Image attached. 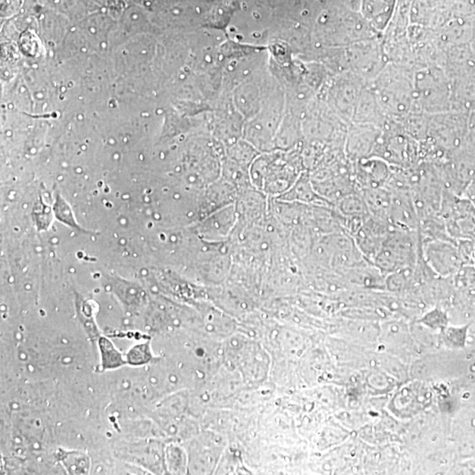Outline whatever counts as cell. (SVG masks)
Wrapping results in <instances>:
<instances>
[{
  "label": "cell",
  "instance_id": "cell-8",
  "mask_svg": "<svg viewBox=\"0 0 475 475\" xmlns=\"http://www.w3.org/2000/svg\"><path fill=\"white\" fill-rule=\"evenodd\" d=\"M451 80L453 111L470 114L475 111V74Z\"/></svg>",
  "mask_w": 475,
  "mask_h": 475
},
{
  "label": "cell",
  "instance_id": "cell-16",
  "mask_svg": "<svg viewBox=\"0 0 475 475\" xmlns=\"http://www.w3.org/2000/svg\"><path fill=\"white\" fill-rule=\"evenodd\" d=\"M470 45H471L472 48H473L474 51H475V27H474L473 34H472V38H471Z\"/></svg>",
  "mask_w": 475,
  "mask_h": 475
},
{
  "label": "cell",
  "instance_id": "cell-12",
  "mask_svg": "<svg viewBox=\"0 0 475 475\" xmlns=\"http://www.w3.org/2000/svg\"><path fill=\"white\" fill-rule=\"evenodd\" d=\"M59 459L69 473L71 474H87L89 470V459L84 453L62 452Z\"/></svg>",
  "mask_w": 475,
  "mask_h": 475
},
{
  "label": "cell",
  "instance_id": "cell-10",
  "mask_svg": "<svg viewBox=\"0 0 475 475\" xmlns=\"http://www.w3.org/2000/svg\"><path fill=\"white\" fill-rule=\"evenodd\" d=\"M92 303L89 300L83 299L82 297L77 296V312L81 323L83 324L90 339H96L100 336V333L96 326L95 308H93Z\"/></svg>",
  "mask_w": 475,
  "mask_h": 475
},
{
  "label": "cell",
  "instance_id": "cell-1",
  "mask_svg": "<svg viewBox=\"0 0 475 475\" xmlns=\"http://www.w3.org/2000/svg\"><path fill=\"white\" fill-rule=\"evenodd\" d=\"M368 84L389 119L398 121L413 112H421L415 95L413 67L389 62Z\"/></svg>",
  "mask_w": 475,
  "mask_h": 475
},
{
  "label": "cell",
  "instance_id": "cell-11",
  "mask_svg": "<svg viewBox=\"0 0 475 475\" xmlns=\"http://www.w3.org/2000/svg\"><path fill=\"white\" fill-rule=\"evenodd\" d=\"M53 212H54L55 217L57 218L58 221L62 222V224H67V226L73 228L79 231V232L86 233L85 230L82 227L79 226L77 223L76 220H75L73 209L68 205V202L65 201L62 196L59 193H56V198L54 205H53Z\"/></svg>",
  "mask_w": 475,
  "mask_h": 475
},
{
  "label": "cell",
  "instance_id": "cell-6",
  "mask_svg": "<svg viewBox=\"0 0 475 475\" xmlns=\"http://www.w3.org/2000/svg\"><path fill=\"white\" fill-rule=\"evenodd\" d=\"M443 68L451 80L475 74V51L470 43L448 47Z\"/></svg>",
  "mask_w": 475,
  "mask_h": 475
},
{
  "label": "cell",
  "instance_id": "cell-13",
  "mask_svg": "<svg viewBox=\"0 0 475 475\" xmlns=\"http://www.w3.org/2000/svg\"><path fill=\"white\" fill-rule=\"evenodd\" d=\"M151 358L150 349L148 345H139L133 347L127 355V360L129 364L140 365L146 364Z\"/></svg>",
  "mask_w": 475,
  "mask_h": 475
},
{
  "label": "cell",
  "instance_id": "cell-5",
  "mask_svg": "<svg viewBox=\"0 0 475 475\" xmlns=\"http://www.w3.org/2000/svg\"><path fill=\"white\" fill-rule=\"evenodd\" d=\"M421 253L425 262L440 273H450L465 266L459 255L457 242L434 240L424 243Z\"/></svg>",
  "mask_w": 475,
  "mask_h": 475
},
{
  "label": "cell",
  "instance_id": "cell-4",
  "mask_svg": "<svg viewBox=\"0 0 475 475\" xmlns=\"http://www.w3.org/2000/svg\"><path fill=\"white\" fill-rule=\"evenodd\" d=\"M354 49V65L358 77L370 83L389 62L383 43L375 37L356 43Z\"/></svg>",
  "mask_w": 475,
  "mask_h": 475
},
{
  "label": "cell",
  "instance_id": "cell-14",
  "mask_svg": "<svg viewBox=\"0 0 475 475\" xmlns=\"http://www.w3.org/2000/svg\"><path fill=\"white\" fill-rule=\"evenodd\" d=\"M467 139L475 145V111H472L468 119V133Z\"/></svg>",
  "mask_w": 475,
  "mask_h": 475
},
{
  "label": "cell",
  "instance_id": "cell-15",
  "mask_svg": "<svg viewBox=\"0 0 475 475\" xmlns=\"http://www.w3.org/2000/svg\"><path fill=\"white\" fill-rule=\"evenodd\" d=\"M464 196L470 200L475 206V179L472 181L470 185L467 187L464 193Z\"/></svg>",
  "mask_w": 475,
  "mask_h": 475
},
{
  "label": "cell",
  "instance_id": "cell-17",
  "mask_svg": "<svg viewBox=\"0 0 475 475\" xmlns=\"http://www.w3.org/2000/svg\"><path fill=\"white\" fill-rule=\"evenodd\" d=\"M472 266H474L475 268V252H474V259H473V265H472Z\"/></svg>",
  "mask_w": 475,
  "mask_h": 475
},
{
  "label": "cell",
  "instance_id": "cell-7",
  "mask_svg": "<svg viewBox=\"0 0 475 475\" xmlns=\"http://www.w3.org/2000/svg\"><path fill=\"white\" fill-rule=\"evenodd\" d=\"M355 115L356 123L373 124L381 128L389 120L369 84L362 91Z\"/></svg>",
  "mask_w": 475,
  "mask_h": 475
},
{
  "label": "cell",
  "instance_id": "cell-2",
  "mask_svg": "<svg viewBox=\"0 0 475 475\" xmlns=\"http://www.w3.org/2000/svg\"><path fill=\"white\" fill-rule=\"evenodd\" d=\"M415 86L417 107L423 113L452 111V80L442 67L415 69Z\"/></svg>",
  "mask_w": 475,
  "mask_h": 475
},
{
  "label": "cell",
  "instance_id": "cell-3",
  "mask_svg": "<svg viewBox=\"0 0 475 475\" xmlns=\"http://www.w3.org/2000/svg\"><path fill=\"white\" fill-rule=\"evenodd\" d=\"M439 215L453 240H475V206L464 196L445 189Z\"/></svg>",
  "mask_w": 475,
  "mask_h": 475
},
{
  "label": "cell",
  "instance_id": "cell-9",
  "mask_svg": "<svg viewBox=\"0 0 475 475\" xmlns=\"http://www.w3.org/2000/svg\"><path fill=\"white\" fill-rule=\"evenodd\" d=\"M100 353H101L102 368L103 370H114L127 364L124 355L118 351L106 337H100L98 340Z\"/></svg>",
  "mask_w": 475,
  "mask_h": 475
}]
</instances>
